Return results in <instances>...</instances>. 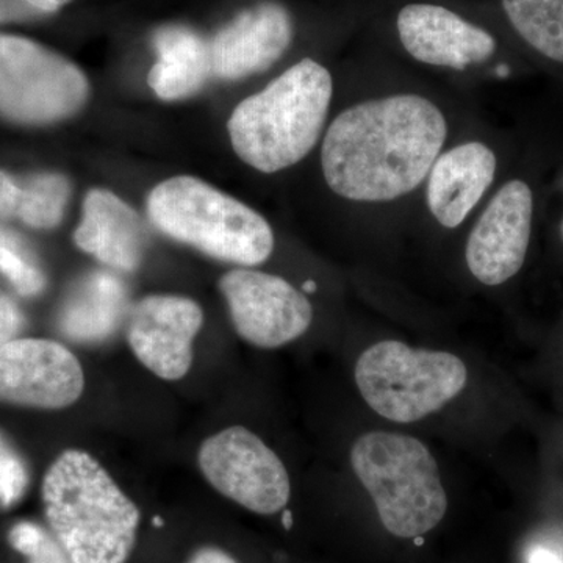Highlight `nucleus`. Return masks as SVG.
I'll return each instance as SVG.
<instances>
[{
	"label": "nucleus",
	"instance_id": "obj_19",
	"mask_svg": "<svg viewBox=\"0 0 563 563\" xmlns=\"http://www.w3.org/2000/svg\"><path fill=\"white\" fill-rule=\"evenodd\" d=\"M503 7L521 38L563 63V0H503Z\"/></svg>",
	"mask_w": 563,
	"mask_h": 563
},
{
	"label": "nucleus",
	"instance_id": "obj_24",
	"mask_svg": "<svg viewBox=\"0 0 563 563\" xmlns=\"http://www.w3.org/2000/svg\"><path fill=\"white\" fill-rule=\"evenodd\" d=\"M22 324H24V318L16 303L5 296H0V346L14 340Z\"/></svg>",
	"mask_w": 563,
	"mask_h": 563
},
{
	"label": "nucleus",
	"instance_id": "obj_31",
	"mask_svg": "<svg viewBox=\"0 0 563 563\" xmlns=\"http://www.w3.org/2000/svg\"><path fill=\"white\" fill-rule=\"evenodd\" d=\"M498 76H507L506 66H503V68H498Z\"/></svg>",
	"mask_w": 563,
	"mask_h": 563
},
{
	"label": "nucleus",
	"instance_id": "obj_21",
	"mask_svg": "<svg viewBox=\"0 0 563 563\" xmlns=\"http://www.w3.org/2000/svg\"><path fill=\"white\" fill-rule=\"evenodd\" d=\"M0 274L21 296L38 295L46 285V277L31 247L16 233L3 228H0Z\"/></svg>",
	"mask_w": 563,
	"mask_h": 563
},
{
	"label": "nucleus",
	"instance_id": "obj_4",
	"mask_svg": "<svg viewBox=\"0 0 563 563\" xmlns=\"http://www.w3.org/2000/svg\"><path fill=\"white\" fill-rule=\"evenodd\" d=\"M351 465L393 536L420 539L446 515L448 496L439 465L415 437L365 433L352 444Z\"/></svg>",
	"mask_w": 563,
	"mask_h": 563
},
{
	"label": "nucleus",
	"instance_id": "obj_14",
	"mask_svg": "<svg viewBox=\"0 0 563 563\" xmlns=\"http://www.w3.org/2000/svg\"><path fill=\"white\" fill-rule=\"evenodd\" d=\"M402 46L418 62L466 69L488 60L496 51L490 33L444 7L412 3L398 14Z\"/></svg>",
	"mask_w": 563,
	"mask_h": 563
},
{
	"label": "nucleus",
	"instance_id": "obj_6",
	"mask_svg": "<svg viewBox=\"0 0 563 563\" xmlns=\"http://www.w3.org/2000/svg\"><path fill=\"white\" fill-rule=\"evenodd\" d=\"M468 372L457 355L415 350L387 340L363 351L355 383L366 404L380 417L415 422L442 409L465 388Z\"/></svg>",
	"mask_w": 563,
	"mask_h": 563
},
{
	"label": "nucleus",
	"instance_id": "obj_20",
	"mask_svg": "<svg viewBox=\"0 0 563 563\" xmlns=\"http://www.w3.org/2000/svg\"><path fill=\"white\" fill-rule=\"evenodd\" d=\"M69 198V181L62 174H36L20 184L16 218L35 229L58 225Z\"/></svg>",
	"mask_w": 563,
	"mask_h": 563
},
{
	"label": "nucleus",
	"instance_id": "obj_27",
	"mask_svg": "<svg viewBox=\"0 0 563 563\" xmlns=\"http://www.w3.org/2000/svg\"><path fill=\"white\" fill-rule=\"evenodd\" d=\"M40 16L24 0H0V22L24 21Z\"/></svg>",
	"mask_w": 563,
	"mask_h": 563
},
{
	"label": "nucleus",
	"instance_id": "obj_11",
	"mask_svg": "<svg viewBox=\"0 0 563 563\" xmlns=\"http://www.w3.org/2000/svg\"><path fill=\"white\" fill-rule=\"evenodd\" d=\"M202 324V309L192 299L147 296L129 313V346L155 376L180 380L191 369L192 343Z\"/></svg>",
	"mask_w": 563,
	"mask_h": 563
},
{
	"label": "nucleus",
	"instance_id": "obj_25",
	"mask_svg": "<svg viewBox=\"0 0 563 563\" xmlns=\"http://www.w3.org/2000/svg\"><path fill=\"white\" fill-rule=\"evenodd\" d=\"M526 563H563V548L561 544L539 540L529 544L525 554Z\"/></svg>",
	"mask_w": 563,
	"mask_h": 563
},
{
	"label": "nucleus",
	"instance_id": "obj_3",
	"mask_svg": "<svg viewBox=\"0 0 563 563\" xmlns=\"http://www.w3.org/2000/svg\"><path fill=\"white\" fill-rule=\"evenodd\" d=\"M332 91L324 66L310 58L296 63L233 111L228 124L233 151L261 173L296 165L320 139Z\"/></svg>",
	"mask_w": 563,
	"mask_h": 563
},
{
	"label": "nucleus",
	"instance_id": "obj_7",
	"mask_svg": "<svg viewBox=\"0 0 563 563\" xmlns=\"http://www.w3.org/2000/svg\"><path fill=\"white\" fill-rule=\"evenodd\" d=\"M87 98V77L68 58L25 36L0 33L3 120L51 124L76 114Z\"/></svg>",
	"mask_w": 563,
	"mask_h": 563
},
{
	"label": "nucleus",
	"instance_id": "obj_13",
	"mask_svg": "<svg viewBox=\"0 0 563 563\" xmlns=\"http://www.w3.org/2000/svg\"><path fill=\"white\" fill-rule=\"evenodd\" d=\"M291 38L287 10L273 2L258 3L233 18L211 41V74L240 80L262 73L279 60Z\"/></svg>",
	"mask_w": 563,
	"mask_h": 563
},
{
	"label": "nucleus",
	"instance_id": "obj_23",
	"mask_svg": "<svg viewBox=\"0 0 563 563\" xmlns=\"http://www.w3.org/2000/svg\"><path fill=\"white\" fill-rule=\"evenodd\" d=\"M29 485V470L3 433H0V509H10L20 503Z\"/></svg>",
	"mask_w": 563,
	"mask_h": 563
},
{
	"label": "nucleus",
	"instance_id": "obj_1",
	"mask_svg": "<svg viewBox=\"0 0 563 563\" xmlns=\"http://www.w3.org/2000/svg\"><path fill=\"white\" fill-rule=\"evenodd\" d=\"M446 135L442 111L421 96L357 103L325 133L322 173L332 191L351 201H393L424 180Z\"/></svg>",
	"mask_w": 563,
	"mask_h": 563
},
{
	"label": "nucleus",
	"instance_id": "obj_10",
	"mask_svg": "<svg viewBox=\"0 0 563 563\" xmlns=\"http://www.w3.org/2000/svg\"><path fill=\"white\" fill-rule=\"evenodd\" d=\"M84 388L79 358L63 344L14 339L0 346V402L60 410L79 401Z\"/></svg>",
	"mask_w": 563,
	"mask_h": 563
},
{
	"label": "nucleus",
	"instance_id": "obj_22",
	"mask_svg": "<svg viewBox=\"0 0 563 563\" xmlns=\"http://www.w3.org/2000/svg\"><path fill=\"white\" fill-rule=\"evenodd\" d=\"M11 547L29 563H73L54 536L31 521L14 525L9 533Z\"/></svg>",
	"mask_w": 563,
	"mask_h": 563
},
{
	"label": "nucleus",
	"instance_id": "obj_2",
	"mask_svg": "<svg viewBox=\"0 0 563 563\" xmlns=\"http://www.w3.org/2000/svg\"><path fill=\"white\" fill-rule=\"evenodd\" d=\"M52 536L73 563H128L141 514L109 472L81 450H66L41 487Z\"/></svg>",
	"mask_w": 563,
	"mask_h": 563
},
{
	"label": "nucleus",
	"instance_id": "obj_8",
	"mask_svg": "<svg viewBox=\"0 0 563 563\" xmlns=\"http://www.w3.org/2000/svg\"><path fill=\"white\" fill-rule=\"evenodd\" d=\"M198 465L214 490L251 512L277 514L290 501V476L279 455L243 426L209 437Z\"/></svg>",
	"mask_w": 563,
	"mask_h": 563
},
{
	"label": "nucleus",
	"instance_id": "obj_29",
	"mask_svg": "<svg viewBox=\"0 0 563 563\" xmlns=\"http://www.w3.org/2000/svg\"><path fill=\"white\" fill-rule=\"evenodd\" d=\"M24 2L38 14H51L60 10L62 7L68 5L73 0H24Z\"/></svg>",
	"mask_w": 563,
	"mask_h": 563
},
{
	"label": "nucleus",
	"instance_id": "obj_28",
	"mask_svg": "<svg viewBox=\"0 0 563 563\" xmlns=\"http://www.w3.org/2000/svg\"><path fill=\"white\" fill-rule=\"evenodd\" d=\"M187 563H239L231 554L214 547L201 548L191 555Z\"/></svg>",
	"mask_w": 563,
	"mask_h": 563
},
{
	"label": "nucleus",
	"instance_id": "obj_18",
	"mask_svg": "<svg viewBox=\"0 0 563 563\" xmlns=\"http://www.w3.org/2000/svg\"><path fill=\"white\" fill-rule=\"evenodd\" d=\"M128 306L124 284L110 273L96 272L77 285L63 307L60 329L74 342L98 343L117 331Z\"/></svg>",
	"mask_w": 563,
	"mask_h": 563
},
{
	"label": "nucleus",
	"instance_id": "obj_30",
	"mask_svg": "<svg viewBox=\"0 0 563 563\" xmlns=\"http://www.w3.org/2000/svg\"><path fill=\"white\" fill-rule=\"evenodd\" d=\"M303 290L307 292H313L317 290V284H314L313 280L306 282V284H303Z\"/></svg>",
	"mask_w": 563,
	"mask_h": 563
},
{
	"label": "nucleus",
	"instance_id": "obj_5",
	"mask_svg": "<svg viewBox=\"0 0 563 563\" xmlns=\"http://www.w3.org/2000/svg\"><path fill=\"white\" fill-rule=\"evenodd\" d=\"M158 231L217 258L242 266L268 261L274 235L257 211L206 181L177 176L162 181L147 199Z\"/></svg>",
	"mask_w": 563,
	"mask_h": 563
},
{
	"label": "nucleus",
	"instance_id": "obj_16",
	"mask_svg": "<svg viewBox=\"0 0 563 563\" xmlns=\"http://www.w3.org/2000/svg\"><path fill=\"white\" fill-rule=\"evenodd\" d=\"M74 242L118 272H135L144 254V232L131 206L107 190H91Z\"/></svg>",
	"mask_w": 563,
	"mask_h": 563
},
{
	"label": "nucleus",
	"instance_id": "obj_9",
	"mask_svg": "<svg viewBox=\"0 0 563 563\" xmlns=\"http://www.w3.org/2000/svg\"><path fill=\"white\" fill-rule=\"evenodd\" d=\"M220 290L236 333L263 350L295 342L312 324L309 299L279 276L232 269L221 277Z\"/></svg>",
	"mask_w": 563,
	"mask_h": 563
},
{
	"label": "nucleus",
	"instance_id": "obj_17",
	"mask_svg": "<svg viewBox=\"0 0 563 563\" xmlns=\"http://www.w3.org/2000/svg\"><path fill=\"white\" fill-rule=\"evenodd\" d=\"M158 60L150 70V87L165 101L188 98L211 74L210 46L184 25H166L154 33Z\"/></svg>",
	"mask_w": 563,
	"mask_h": 563
},
{
	"label": "nucleus",
	"instance_id": "obj_15",
	"mask_svg": "<svg viewBox=\"0 0 563 563\" xmlns=\"http://www.w3.org/2000/svg\"><path fill=\"white\" fill-rule=\"evenodd\" d=\"M495 173V154L477 141L440 155L428 184V206L435 220L446 229L459 228L483 199Z\"/></svg>",
	"mask_w": 563,
	"mask_h": 563
},
{
	"label": "nucleus",
	"instance_id": "obj_12",
	"mask_svg": "<svg viewBox=\"0 0 563 563\" xmlns=\"http://www.w3.org/2000/svg\"><path fill=\"white\" fill-rule=\"evenodd\" d=\"M532 225V191L528 184L504 185L474 225L466 243L470 272L485 285H501L523 266Z\"/></svg>",
	"mask_w": 563,
	"mask_h": 563
},
{
	"label": "nucleus",
	"instance_id": "obj_26",
	"mask_svg": "<svg viewBox=\"0 0 563 563\" xmlns=\"http://www.w3.org/2000/svg\"><path fill=\"white\" fill-rule=\"evenodd\" d=\"M20 181L0 172V218H16Z\"/></svg>",
	"mask_w": 563,
	"mask_h": 563
}]
</instances>
